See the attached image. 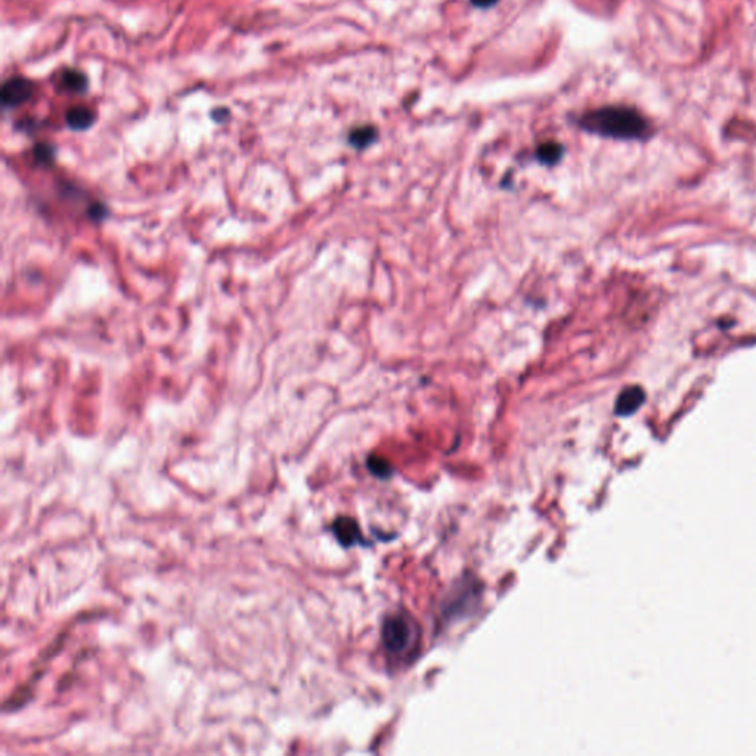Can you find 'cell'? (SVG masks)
Masks as SVG:
<instances>
[{
    "label": "cell",
    "mask_w": 756,
    "mask_h": 756,
    "mask_svg": "<svg viewBox=\"0 0 756 756\" xmlns=\"http://www.w3.org/2000/svg\"><path fill=\"white\" fill-rule=\"evenodd\" d=\"M580 126L601 136L618 139H641L648 136L650 124L646 118L628 107H603L580 118Z\"/></svg>",
    "instance_id": "6da1fadb"
},
{
    "label": "cell",
    "mask_w": 756,
    "mask_h": 756,
    "mask_svg": "<svg viewBox=\"0 0 756 756\" xmlns=\"http://www.w3.org/2000/svg\"><path fill=\"white\" fill-rule=\"evenodd\" d=\"M381 640L392 656H405L414 650L418 641V627L405 613H392L383 622Z\"/></svg>",
    "instance_id": "7a4b0ae2"
},
{
    "label": "cell",
    "mask_w": 756,
    "mask_h": 756,
    "mask_svg": "<svg viewBox=\"0 0 756 756\" xmlns=\"http://www.w3.org/2000/svg\"><path fill=\"white\" fill-rule=\"evenodd\" d=\"M479 595L480 590L477 587V582L462 580L461 583H457L445 603V615L452 619L464 616L479 601Z\"/></svg>",
    "instance_id": "3957f363"
},
{
    "label": "cell",
    "mask_w": 756,
    "mask_h": 756,
    "mask_svg": "<svg viewBox=\"0 0 756 756\" xmlns=\"http://www.w3.org/2000/svg\"><path fill=\"white\" fill-rule=\"evenodd\" d=\"M34 92V85L25 77H12L3 83L0 90V99L3 107H18V105L27 102Z\"/></svg>",
    "instance_id": "277c9868"
},
{
    "label": "cell",
    "mask_w": 756,
    "mask_h": 756,
    "mask_svg": "<svg viewBox=\"0 0 756 756\" xmlns=\"http://www.w3.org/2000/svg\"><path fill=\"white\" fill-rule=\"evenodd\" d=\"M334 535L343 547H352L362 542V534L357 523L349 517H338L333 525Z\"/></svg>",
    "instance_id": "5b68a950"
},
{
    "label": "cell",
    "mask_w": 756,
    "mask_h": 756,
    "mask_svg": "<svg viewBox=\"0 0 756 756\" xmlns=\"http://www.w3.org/2000/svg\"><path fill=\"white\" fill-rule=\"evenodd\" d=\"M644 399H646V394L641 387L639 386L627 387L619 394L616 401V414L622 417L634 414L635 411L643 405Z\"/></svg>",
    "instance_id": "8992f818"
},
{
    "label": "cell",
    "mask_w": 756,
    "mask_h": 756,
    "mask_svg": "<svg viewBox=\"0 0 756 756\" xmlns=\"http://www.w3.org/2000/svg\"><path fill=\"white\" fill-rule=\"evenodd\" d=\"M65 120H67L69 127H71L73 130H86L94 124L95 117L94 113L86 107H74L67 111Z\"/></svg>",
    "instance_id": "52a82bcc"
},
{
    "label": "cell",
    "mask_w": 756,
    "mask_h": 756,
    "mask_svg": "<svg viewBox=\"0 0 756 756\" xmlns=\"http://www.w3.org/2000/svg\"><path fill=\"white\" fill-rule=\"evenodd\" d=\"M61 83L71 94H83L87 89V77L78 70H67L61 76Z\"/></svg>",
    "instance_id": "ba28073f"
},
{
    "label": "cell",
    "mask_w": 756,
    "mask_h": 756,
    "mask_svg": "<svg viewBox=\"0 0 756 756\" xmlns=\"http://www.w3.org/2000/svg\"><path fill=\"white\" fill-rule=\"evenodd\" d=\"M562 155H563V147L557 142L542 143L541 147L538 148V152H536V157L539 158V162L543 163V164H550V166L559 162L562 158Z\"/></svg>",
    "instance_id": "9c48e42d"
},
{
    "label": "cell",
    "mask_w": 756,
    "mask_h": 756,
    "mask_svg": "<svg viewBox=\"0 0 756 756\" xmlns=\"http://www.w3.org/2000/svg\"><path fill=\"white\" fill-rule=\"evenodd\" d=\"M376 138H377V130L371 126H364V127L355 129L349 136V141L355 148H365L368 147V145L373 143Z\"/></svg>",
    "instance_id": "30bf717a"
},
{
    "label": "cell",
    "mask_w": 756,
    "mask_h": 756,
    "mask_svg": "<svg viewBox=\"0 0 756 756\" xmlns=\"http://www.w3.org/2000/svg\"><path fill=\"white\" fill-rule=\"evenodd\" d=\"M368 469L374 476L380 477V479H387V477H390L393 473L390 464L386 459L378 458V457H371L368 459Z\"/></svg>",
    "instance_id": "8fae6325"
},
{
    "label": "cell",
    "mask_w": 756,
    "mask_h": 756,
    "mask_svg": "<svg viewBox=\"0 0 756 756\" xmlns=\"http://www.w3.org/2000/svg\"><path fill=\"white\" fill-rule=\"evenodd\" d=\"M36 157L38 162H49L54 158V151H52V148L49 147V145H38V147L36 148Z\"/></svg>",
    "instance_id": "7c38bea8"
},
{
    "label": "cell",
    "mask_w": 756,
    "mask_h": 756,
    "mask_svg": "<svg viewBox=\"0 0 756 756\" xmlns=\"http://www.w3.org/2000/svg\"><path fill=\"white\" fill-rule=\"evenodd\" d=\"M497 2L498 0H471V3L477 8H489V6H494Z\"/></svg>",
    "instance_id": "4fadbf2b"
}]
</instances>
